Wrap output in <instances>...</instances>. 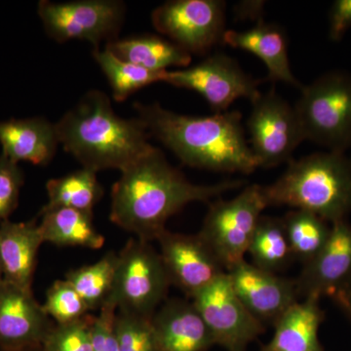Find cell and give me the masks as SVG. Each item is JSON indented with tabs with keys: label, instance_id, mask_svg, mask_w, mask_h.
Segmentation results:
<instances>
[{
	"label": "cell",
	"instance_id": "obj_3",
	"mask_svg": "<svg viewBox=\"0 0 351 351\" xmlns=\"http://www.w3.org/2000/svg\"><path fill=\"white\" fill-rule=\"evenodd\" d=\"M60 145L83 168L120 172L154 149L149 131L138 119H125L113 110L110 98L92 90L56 123Z\"/></svg>",
	"mask_w": 351,
	"mask_h": 351
},
{
	"label": "cell",
	"instance_id": "obj_18",
	"mask_svg": "<svg viewBox=\"0 0 351 351\" xmlns=\"http://www.w3.org/2000/svg\"><path fill=\"white\" fill-rule=\"evenodd\" d=\"M0 145L14 162L47 165L60 145L56 123L43 117L0 120Z\"/></svg>",
	"mask_w": 351,
	"mask_h": 351
},
{
	"label": "cell",
	"instance_id": "obj_16",
	"mask_svg": "<svg viewBox=\"0 0 351 351\" xmlns=\"http://www.w3.org/2000/svg\"><path fill=\"white\" fill-rule=\"evenodd\" d=\"M351 276V225L343 219L332 223L326 243L304 265L295 281L299 298L332 297Z\"/></svg>",
	"mask_w": 351,
	"mask_h": 351
},
{
	"label": "cell",
	"instance_id": "obj_38",
	"mask_svg": "<svg viewBox=\"0 0 351 351\" xmlns=\"http://www.w3.org/2000/svg\"><path fill=\"white\" fill-rule=\"evenodd\" d=\"M3 279V276H2V267H1V258H0V281Z\"/></svg>",
	"mask_w": 351,
	"mask_h": 351
},
{
	"label": "cell",
	"instance_id": "obj_1",
	"mask_svg": "<svg viewBox=\"0 0 351 351\" xmlns=\"http://www.w3.org/2000/svg\"><path fill=\"white\" fill-rule=\"evenodd\" d=\"M244 182L232 180L215 184H193L154 147L121 171L112 186L110 219L138 239L156 241L165 232L168 219L189 203L209 201L241 188Z\"/></svg>",
	"mask_w": 351,
	"mask_h": 351
},
{
	"label": "cell",
	"instance_id": "obj_32",
	"mask_svg": "<svg viewBox=\"0 0 351 351\" xmlns=\"http://www.w3.org/2000/svg\"><path fill=\"white\" fill-rule=\"evenodd\" d=\"M24 173L19 164L0 156V221L8 219L19 203Z\"/></svg>",
	"mask_w": 351,
	"mask_h": 351
},
{
	"label": "cell",
	"instance_id": "obj_17",
	"mask_svg": "<svg viewBox=\"0 0 351 351\" xmlns=\"http://www.w3.org/2000/svg\"><path fill=\"white\" fill-rule=\"evenodd\" d=\"M156 351H205L213 336L193 302L165 301L152 317Z\"/></svg>",
	"mask_w": 351,
	"mask_h": 351
},
{
	"label": "cell",
	"instance_id": "obj_35",
	"mask_svg": "<svg viewBox=\"0 0 351 351\" xmlns=\"http://www.w3.org/2000/svg\"><path fill=\"white\" fill-rule=\"evenodd\" d=\"M332 298L343 309V311L348 314V317L351 319V276L337 290V292L332 295Z\"/></svg>",
	"mask_w": 351,
	"mask_h": 351
},
{
	"label": "cell",
	"instance_id": "obj_30",
	"mask_svg": "<svg viewBox=\"0 0 351 351\" xmlns=\"http://www.w3.org/2000/svg\"><path fill=\"white\" fill-rule=\"evenodd\" d=\"M152 317L117 311L115 335L119 351H156Z\"/></svg>",
	"mask_w": 351,
	"mask_h": 351
},
{
	"label": "cell",
	"instance_id": "obj_23",
	"mask_svg": "<svg viewBox=\"0 0 351 351\" xmlns=\"http://www.w3.org/2000/svg\"><path fill=\"white\" fill-rule=\"evenodd\" d=\"M40 215L38 226L43 242L92 250H99L105 244V237L94 225L93 213L71 208H43Z\"/></svg>",
	"mask_w": 351,
	"mask_h": 351
},
{
	"label": "cell",
	"instance_id": "obj_37",
	"mask_svg": "<svg viewBox=\"0 0 351 351\" xmlns=\"http://www.w3.org/2000/svg\"><path fill=\"white\" fill-rule=\"evenodd\" d=\"M4 351V350H1ZM21 351H43V348H29V350H21Z\"/></svg>",
	"mask_w": 351,
	"mask_h": 351
},
{
	"label": "cell",
	"instance_id": "obj_33",
	"mask_svg": "<svg viewBox=\"0 0 351 351\" xmlns=\"http://www.w3.org/2000/svg\"><path fill=\"white\" fill-rule=\"evenodd\" d=\"M117 314V307L112 302L101 307L100 313L95 317L93 351H119L115 335Z\"/></svg>",
	"mask_w": 351,
	"mask_h": 351
},
{
	"label": "cell",
	"instance_id": "obj_4",
	"mask_svg": "<svg viewBox=\"0 0 351 351\" xmlns=\"http://www.w3.org/2000/svg\"><path fill=\"white\" fill-rule=\"evenodd\" d=\"M269 206H288L327 223L345 219L351 210V161L346 154L316 152L298 160L276 182L263 186Z\"/></svg>",
	"mask_w": 351,
	"mask_h": 351
},
{
	"label": "cell",
	"instance_id": "obj_19",
	"mask_svg": "<svg viewBox=\"0 0 351 351\" xmlns=\"http://www.w3.org/2000/svg\"><path fill=\"white\" fill-rule=\"evenodd\" d=\"M223 43L258 57L265 64L267 78L271 82H284L300 89L302 87L291 69L287 38L278 25L261 20L247 31L226 29Z\"/></svg>",
	"mask_w": 351,
	"mask_h": 351
},
{
	"label": "cell",
	"instance_id": "obj_28",
	"mask_svg": "<svg viewBox=\"0 0 351 351\" xmlns=\"http://www.w3.org/2000/svg\"><path fill=\"white\" fill-rule=\"evenodd\" d=\"M95 61L105 75L112 90L115 101H123L138 90L159 82H163L166 71H149L130 62L124 61L106 49L93 50Z\"/></svg>",
	"mask_w": 351,
	"mask_h": 351
},
{
	"label": "cell",
	"instance_id": "obj_36",
	"mask_svg": "<svg viewBox=\"0 0 351 351\" xmlns=\"http://www.w3.org/2000/svg\"><path fill=\"white\" fill-rule=\"evenodd\" d=\"M263 6H265V2H242L241 4H239V5L237 6L239 10L237 11V14L240 18H256L258 21H261L263 20L261 15L263 14Z\"/></svg>",
	"mask_w": 351,
	"mask_h": 351
},
{
	"label": "cell",
	"instance_id": "obj_29",
	"mask_svg": "<svg viewBox=\"0 0 351 351\" xmlns=\"http://www.w3.org/2000/svg\"><path fill=\"white\" fill-rule=\"evenodd\" d=\"M96 316L89 313L68 324L54 325L43 343V351H93Z\"/></svg>",
	"mask_w": 351,
	"mask_h": 351
},
{
	"label": "cell",
	"instance_id": "obj_26",
	"mask_svg": "<svg viewBox=\"0 0 351 351\" xmlns=\"http://www.w3.org/2000/svg\"><path fill=\"white\" fill-rule=\"evenodd\" d=\"M119 254L110 252L93 265L69 270L66 274L76 292L86 302L90 311L101 309L112 295Z\"/></svg>",
	"mask_w": 351,
	"mask_h": 351
},
{
	"label": "cell",
	"instance_id": "obj_34",
	"mask_svg": "<svg viewBox=\"0 0 351 351\" xmlns=\"http://www.w3.org/2000/svg\"><path fill=\"white\" fill-rule=\"evenodd\" d=\"M351 29V0H336L329 12V38L338 43Z\"/></svg>",
	"mask_w": 351,
	"mask_h": 351
},
{
	"label": "cell",
	"instance_id": "obj_21",
	"mask_svg": "<svg viewBox=\"0 0 351 351\" xmlns=\"http://www.w3.org/2000/svg\"><path fill=\"white\" fill-rule=\"evenodd\" d=\"M323 317L319 300L295 302L274 323V338L263 351H322L318 331Z\"/></svg>",
	"mask_w": 351,
	"mask_h": 351
},
{
	"label": "cell",
	"instance_id": "obj_13",
	"mask_svg": "<svg viewBox=\"0 0 351 351\" xmlns=\"http://www.w3.org/2000/svg\"><path fill=\"white\" fill-rule=\"evenodd\" d=\"M156 241L171 285L191 299L226 272L198 234L166 230Z\"/></svg>",
	"mask_w": 351,
	"mask_h": 351
},
{
	"label": "cell",
	"instance_id": "obj_27",
	"mask_svg": "<svg viewBox=\"0 0 351 351\" xmlns=\"http://www.w3.org/2000/svg\"><path fill=\"white\" fill-rule=\"evenodd\" d=\"M282 221L293 258L302 265L319 253L331 232L326 221L302 210L288 212Z\"/></svg>",
	"mask_w": 351,
	"mask_h": 351
},
{
	"label": "cell",
	"instance_id": "obj_39",
	"mask_svg": "<svg viewBox=\"0 0 351 351\" xmlns=\"http://www.w3.org/2000/svg\"><path fill=\"white\" fill-rule=\"evenodd\" d=\"M350 161H351V156L350 157Z\"/></svg>",
	"mask_w": 351,
	"mask_h": 351
},
{
	"label": "cell",
	"instance_id": "obj_12",
	"mask_svg": "<svg viewBox=\"0 0 351 351\" xmlns=\"http://www.w3.org/2000/svg\"><path fill=\"white\" fill-rule=\"evenodd\" d=\"M193 302L209 328L215 343L228 351H246L265 327L253 315L233 291L228 274L193 298Z\"/></svg>",
	"mask_w": 351,
	"mask_h": 351
},
{
	"label": "cell",
	"instance_id": "obj_31",
	"mask_svg": "<svg viewBox=\"0 0 351 351\" xmlns=\"http://www.w3.org/2000/svg\"><path fill=\"white\" fill-rule=\"evenodd\" d=\"M43 306L58 325L75 322L90 311L86 302L66 279L56 281L48 289Z\"/></svg>",
	"mask_w": 351,
	"mask_h": 351
},
{
	"label": "cell",
	"instance_id": "obj_5",
	"mask_svg": "<svg viewBox=\"0 0 351 351\" xmlns=\"http://www.w3.org/2000/svg\"><path fill=\"white\" fill-rule=\"evenodd\" d=\"M301 91L294 108L304 138L328 152L351 149V75L329 71Z\"/></svg>",
	"mask_w": 351,
	"mask_h": 351
},
{
	"label": "cell",
	"instance_id": "obj_25",
	"mask_svg": "<svg viewBox=\"0 0 351 351\" xmlns=\"http://www.w3.org/2000/svg\"><path fill=\"white\" fill-rule=\"evenodd\" d=\"M258 269L276 274L294 260L282 219L263 216L254 233L248 253Z\"/></svg>",
	"mask_w": 351,
	"mask_h": 351
},
{
	"label": "cell",
	"instance_id": "obj_14",
	"mask_svg": "<svg viewBox=\"0 0 351 351\" xmlns=\"http://www.w3.org/2000/svg\"><path fill=\"white\" fill-rule=\"evenodd\" d=\"M53 326L32 290L18 287L3 279L0 281V350L43 348Z\"/></svg>",
	"mask_w": 351,
	"mask_h": 351
},
{
	"label": "cell",
	"instance_id": "obj_7",
	"mask_svg": "<svg viewBox=\"0 0 351 351\" xmlns=\"http://www.w3.org/2000/svg\"><path fill=\"white\" fill-rule=\"evenodd\" d=\"M169 277L160 257L151 242L129 240L117 260L112 302L117 311L154 316L166 301Z\"/></svg>",
	"mask_w": 351,
	"mask_h": 351
},
{
	"label": "cell",
	"instance_id": "obj_9",
	"mask_svg": "<svg viewBox=\"0 0 351 351\" xmlns=\"http://www.w3.org/2000/svg\"><path fill=\"white\" fill-rule=\"evenodd\" d=\"M247 127L258 168L290 161L295 149L306 141L295 108L274 89L252 101Z\"/></svg>",
	"mask_w": 351,
	"mask_h": 351
},
{
	"label": "cell",
	"instance_id": "obj_8",
	"mask_svg": "<svg viewBox=\"0 0 351 351\" xmlns=\"http://www.w3.org/2000/svg\"><path fill=\"white\" fill-rule=\"evenodd\" d=\"M38 13L48 36L58 43L80 39L98 48L101 41L117 39L125 5L117 0L39 2Z\"/></svg>",
	"mask_w": 351,
	"mask_h": 351
},
{
	"label": "cell",
	"instance_id": "obj_6",
	"mask_svg": "<svg viewBox=\"0 0 351 351\" xmlns=\"http://www.w3.org/2000/svg\"><path fill=\"white\" fill-rule=\"evenodd\" d=\"M269 207L263 186L249 184L230 200L211 204L198 233L228 272L245 260L254 233Z\"/></svg>",
	"mask_w": 351,
	"mask_h": 351
},
{
	"label": "cell",
	"instance_id": "obj_24",
	"mask_svg": "<svg viewBox=\"0 0 351 351\" xmlns=\"http://www.w3.org/2000/svg\"><path fill=\"white\" fill-rule=\"evenodd\" d=\"M48 203L43 208H71L93 213L94 207L103 198L104 188L94 171L83 168L46 184Z\"/></svg>",
	"mask_w": 351,
	"mask_h": 351
},
{
	"label": "cell",
	"instance_id": "obj_11",
	"mask_svg": "<svg viewBox=\"0 0 351 351\" xmlns=\"http://www.w3.org/2000/svg\"><path fill=\"white\" fill-rule=\"evenodd\" d=\"M163 82L201 95L216 113L226 112L239 99H248L252 103L262 94L260 82L223 53H215L189 68L167 71Z\"/></svg>",
	"mask_w": 351,
	"mask_h": 351
},
{
	"label": "cell",
	"instance_id": "obj_15",
	"mask_svg": "<svg viewBox=\"0 0 351 351\" xmlns=\"http://www.w3.org/2000/svg\"><path fill=\"white\" fill-rule=\"evenodd\" d=\"M233 291L258 320L276 323L299 302L295 280L277 276L243 260L228 270Z\"/></svg>",
	"mask_w": 351,
	"mask_h": 351
},
{
	"label": "cell",
	"instance_id": "obj_2",
	"mask_svg": "<svg viewBox=\"0 0 351 351\" xmlns=\"http://www.w3.org/2000/svg\"><path fill=\"white\" fill-rule=\"evenodd\" d=\"M135 110L149 133L186 165L242 174L258 168L239 110L193 117L166 110L157 103H136Z\"/></svg>",
	"mask_w": 351,
	"mask_h": 351
},
{
	"label": "cell",
	"instance_id": "obj_22",
	"mask_svg": "<svg viewBox=\"0 0 351 351\" xmlns=\"http://www.w3.org/2000/svg\"><path fill=\"white\" fill-rule=\"evenodd\" d=\"M106 49L119 59L154 71L188 68L191 63L189 52L172 41L154 34L117 38L108 43Z\"/></svg>",
	"mask_w": 351,
	"mask_h": 351
},
{
	"label": "cell",
	"instance_id": "obj_10",
	"mask_svg": "<svg viewBox=\"0 0 351 351\" xmlns=\"http://www.w3.org/2000/svg\"><path fill=\"white\" fill-rule=\"evenodd\" d=\"M154 27L189 54H204L223 43L226 2L221 0H171L152 15Z\"/></svg>",
	"mask_w": 351,
	"mask_h": 351
},
{
	"label": "cell",
	"instance_id": "obj_20",
	"mask_svg": "<svg viewBox=\"0 0 351 351\" xmlns=\"http://www.w3.org/2000/svg\"><path fill=\"white\" fill-rule=\"evenodd\" d=\"M44 243L36 221L0 223V258L3 280L32 290L38 255Z\"/></svg>",
	"mask_w": 351,
	"mask_h": 351
}]
</instances>
